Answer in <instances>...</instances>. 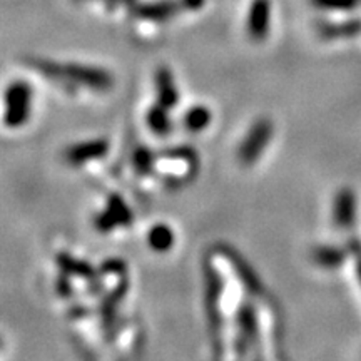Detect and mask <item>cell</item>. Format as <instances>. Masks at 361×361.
Returning <instances> with one entry per match:
<instances>
[{"label":"cell","mask_w":361,"mask_h":361,"mask_svg":"<svg viewBox=\"0 0 361 361\" xmlns=\"http://www.w3.org/2000/svg\"><path fill=\"white\" fill-rule=\"evenodd\" d=\"M37 69L42 71L44 74L51 75V78L69 79L71 82L85 85V87L89 89L107 90L114 85V78H112L109 72L97 69V67L79 66V64L57 66V64H52V62L39 61Z\"/></svg>","instance_id":"cell-1"},{"label":"cell","mask_w":361,"mask_h":361,"mask_svg":"<svg viewBox=\"0 0 361 361\" xmlns=\"http://www.w3.org/2000/svg\"><path fill=\"white\" fill-rule=\"evenodd\" d=\"M6 112H4V124L11 129L22 128L30 117L32 106V87L24 80H16L8 84L4 92Z\"/></svg>","instance_id":"cell-2"},{"label":"cell","mask_w":361,"mask_h":361,"mask_svg":"<svg viewBox=\"0 0 361 361\" xmlns=\"http://www.w3.org/2000/svg\"><path fill=\"white\" fill-rule=\"evenodd\" d=\"M271 137H273V124L269 119H259L258 123L252 124L250 133L241 142V147L238 151V159L241 164L251 166L259 159L263 154L264 147L268 146Z\"/></svg>","instance_id":"cell-3"},{"label":"cell","mask_w":361,"mask_h":361,"mask_svg":"<svg viewBox=\"0 0 361 361\" xmlns=\"http://www.w3.org/2000/svg\"><path fill=\"white\" fill-rule=\"evenodd\" d=\"M133 223V213L124 200L117 194H112L107 201V207L94 219V224L99 231L109 233L116 226H128Z\"/></svg>","instance_id":"cell-4"},{"label":"cell","mask_w":361,"mask_h":361,"mask_svg":"<svg viewBox=\"0 0 361 361\" xmlns=\"http://www.w3.org/2000/svg\"><path fill=\"white\" fill-rule=\"evenodd\" d=\"M221 293H223V281L218 271H214L211 266L206 268V306H207V319H209L211 333L218 338L221 331V311L219 301Z\"/></svg>","instance_id":"cell-5"},{"label":"cell","mask_w":361,"mask_h":361,"mask_svg":"<svg viewBox=\"0 0 361 361\" xmlns=\"http://www.w3.org/2000/svg\"><path fill=\"white\" fill-rule=\"evenodd\" d=\"M109 152V141L106 139H92V141H85L75 146L69 147L66 151V161L72 166H80L85 162L101 159Z\"/></svg>","instance_id":"cell-6"},{"label":"cell","mask_w":361,"mask_h":361,"mask_svg":"<svg viewBox=\"0 0 361 361\" xmlns=\"http://www.w3.org/2000/svg\"><path fill=\"white\" fill-rule=\"evenodd\" d=\"M238 329H239V340L238 343V355H246L247 343H255L258 338V319H256V310L250 301H245L239 306L238 311Z\"/></svg>","instance_id":"cell-7"},{"label":"cell","mask_w":361,"mask_h":361,"mask_svg":"<svg viewBox=\"0 0 361 361\" xmlns=\"http://www.w3.org/2000/svg\"><path fill=\"white\" fill-rule=\"evenodd\" d=\"M356 218V196L353 189L343 188L335 197L333 206V221L340 229H348Z\"/></svg>","instance_id":"cell-8"},{"label":"cell","mask_w":361,"mask_h":361,"mask_svg":"<svg viewBox=\"0 0 361 361\" xmlns=\"http://www.w3.org/2000/svg\"><path fill=\"white\" fill-rule=\"evenodd\" d=\"M247 30L256 40H263L269 30V2L268 0H256L252 4L250 19H247Z\"/></svg>","instance_id":"cell-9"},{"label":"cell","mask_w":361,"mask_h":361,"mask_svg":"<svg viewBox=\"0 0 361 361\" xmlns=\"http://www.w3.org/2000/svg\"><path fill=\"white\" fill-rule=\"evenodd\" d=\"M156 89H157V102L162 104L164 107H168V109H173V107L178 106L179 102L178 87H176L173 74H171V71L166 69V67H161V69L157 71Z\"/></svg>","instance_id":"cell-10"},{"label":"cell","mask_w":361,"mask_h":361,"mask_svg":"<svg viewBox=\"0 0 361 361\" xmlns=\"http://www.w3.org/2000/svg\"><path fill=\"white\" fill-rule=\"evenodd\" d=\"M57 264L62 273L69 274V276H79L85 279H92L96 276V269H94L87 261L74 258V256L67 255V252H61V255L57 256Z\"/></svg>","instance_id":"cell-11"},{"label":"cell","mask_w":361,"mask_h":361,"mask_svg":"<svg viewBox=\"0 0 361 361\" xmlns=\"http://www.w3.org/2000/svg\"><path fill=\"white\" fill-rule=\"evenodd\" d=\"M147 126L157 135H168L171 129H173V124H171L168 114V107H164L159 102L156 106H152L147 112Z\"/></svg>","instance_id":"cell-12"},{"label":"cell","mask_w":361,"mask_h":361,"mask_svg":"<svg viewBox=\"0 0 361 361\" xmlns=\"http://www.w3.org/2000/svg\"><path fill=\"white\" fill-rule=\"evenodd\" d=\"M211 111L206 106H192L183 117L184 128L191 133H200L204 130L211 124Z\"/></svg>","instance_id":"cell-13"},{"label":"cell","mask_w":361,"mask_h":361,"mask_svg":"<svg viewBox=\"0 0 361 361\" xmlns=\"http://www.w3.org/2000/svg\"><path fill=\"white\" fill-rule=\"evenodd\" d=\"M147 243L149 246L154 251L164 252L173 247L174 245V233L169 226L166 224H156L152 226V229L147 234Z\"/></svg>","instance_id":"cell-14"},{"label":"cell","mask_w":361,"mask_h":361,"mask_svg":"<svg viewBox=\"0 0 361 361\" xmlns=\"http://www.w3.org/2000/svg\"><path fill=\"white\" fill-rule=\"evenodd\" d=\"M126 293H128V281H123L114 291L109 293V295L106 296V300L101 303V314H102L104 323H106L107 326H111L112 324V319H114L116 316L117 305L124 300Z\"/></svg>","instance_id":"cell-15"},{"label":"cell","mask_w":361,"mask_h":361,"mask_svg":"<svg viewBox=\"0 0 361 361\" xmlns=\"http://www.w3.org/2000/svg\"><path fill=\"white\" fill-rule=\"evenodd\" d=\"M313 259L323 268L333 269L336 266H340L345 259V251L340 247H331V246H318L313 250Z\"/></svg>","instance_id":"cell-16"},{"label":"cell","mask_w":361,"mask_h":361,"mask_svg":"<svg viewBox=\"0 0 361 361\" xmlns=\"http://www.w3.org/2000/svg\"><path fill=\"white\" fill-rule=\"evenodd\" d=\"M133 164H134V169L137 171L139 174L147 176V174H151L152 169H154L156 156L152 154L149 149L139 147V149H135V151H134Z\"/></svg>","instance_id":"cell-17"},{"label":"cell","mask_w":361,"mask_h":361,"mask_svg":"<svg viewBox=\"0 0 361 361\" xmlns=\"http://www.w3.org/2000/svg\"><path fill=\"white\" fill-rule=\"evenodd\" d=\"M229 258H231V261H233L234 269H236L238 273L241 274L243 283L246 284L247 290L252 291V293H258L261 290V283H259L258 276H256V274L250 269V266H247L241 258H238V256H233L231 255V256H229Z\"/></svg>","instance_id":"cell-18"},{"label":"cell","mask_w":361,"mask_h":361,"mask_svg":"<svg viewBox=\"0 0 361 361\" xmlns=\"http://www.w3.org/2000/svg\"><path fill=\"white\" fill-rule=\"evenodd\" d=\"M361 30L360 22H348V24L340 25H326L323 29V34L326 37H338V35H355Z\"/></svg>","instance_id":"cell-19"},{"label":"cell","mask_w":361,"mask_h":361,"mask_svg":"<svg viewBox=\"0 0 361 361\" xmlns=\"http://www.w3.org/2000/svg\"><path fill=\"white\" fill-rule=\"evenodd\" d=\"M314 4L324 8H353L360 0H314Z\"/></svg>","instance_id":"cell-20"},{"label":"cell","mask_w":361,"mask_h":361,"mask_svg":"<svg viewBox=\"0 0 361 361\" xmlns=\"http://www.w3.org/2000/svg\"><path fill=\"white\" fill-rule=\"evenodd\" d=\"M102 273L107 274H124L126 273V263L124 261L117 259V258H111L107 261H104L101 266Z\"/></svg>","instance_id":"cell-21"},{"label":"cell","mask_w":361,"mask_h":361,"mask_svg":"<svg viewBox=\"0 0 361 361\" xmlns=\"http://www.w3.org/2000/svg\"><path fill=\"white\" fill-rule=\"evenodd\" d=\"M57 293L61 296H71L72 293V286H71V281H69V274L62 273L61 276H59V281H57Z\"/></svg>","instance_id":"cell-22"},{"label":"cell","mask_w":361,"mask_h":361,"mask_svg":"<svg viewBox=\"0 0 361 361\" xmlns=\"http://www.w3.org/2000/svg\"><path fill=\"white\" fill-rule=\"evenodd\" d=\"M356 271H358V276L361 279V256H360V252H358V259H356Z\"/></svg>","instance_id":"cell-23"}]
</instances>
